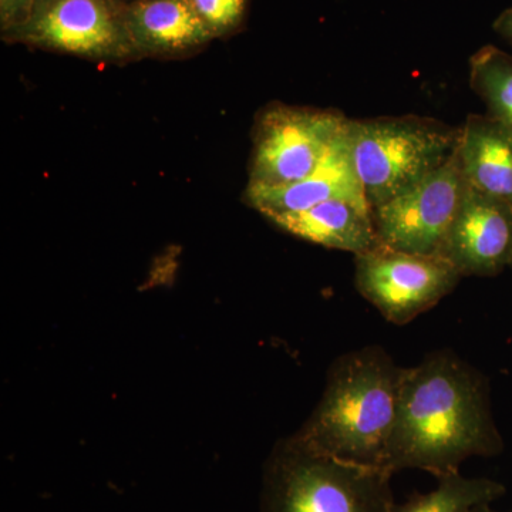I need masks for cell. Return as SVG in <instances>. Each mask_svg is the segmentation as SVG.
<instances>
[{
  "label": "cell",
  "mask_w": 512,
  "mask_h": 512,
  "mask_svg": "<svg viewBox=\"0 0 512 512\" xmlns=\"http://www.w3.org/2000/svg\"><path fill=\"white\" fill-rule=\"evenodd\" d=\"M392 471L348 463L288 437L266 460L259 512H393Z\"/></svg>",
  "instance_id": "obj_3"
},
{
  "label": "cell",
  "mask_w": 512,
  "mask_h": 512,
  "mask_svg": "<svg viewBox=\"0 0 512 512\" xmlns=\"http://www.w3.org/2000/svg\"><path fill=\"white\" fill-rule=\"evenodd\" d=\"M348 134L356 173L373 210L446 163L457 150L460 127L406 114L350 119Z\"/></svg>",
  "instance_id": "obj_4"
},
{
  "label": "cell",
  "mask_w": 512,
  "mask_h": 512,
  "mask_svg": "<svg viewBox=\"0 0 512 512\" xmlns=\"http://www.w3.org/2000/svg\"><path fill=\"white\" fill-rule=\"evenodd\" d=\"M120 2H123V3H130V2H134V0H120Z\"/></svg>",
  "instance_id": "obj_20"
},
{
  "label": "cell",
  "mask_w": 512,
  "mask_h": 512,
  "mask_svg": "<svg viewBox=\"0 0 512 512\" xmlns=\"http://www.w3.org/2000/svg\"><path fill=\"white\" fill-rule=\"evenodd\" d=\"M510 266H512V256H511V262H510Z\"/></svg>",
  "instance_id": "obj_21"
},
{
  "label": "cell",
  "mask_w": 512,
  "mask_h": 512,
  "mask_svg": "<svg viewBox=\"0 0 512 512\" xmlns=\"http://www.w3.org/2000/svg\"><path fill=\"white\" fill-rule=\"evenodd\" d=\"M461 276H495L510 265L512 208L467 184L440 251Z\"/></svg>",
  "instance_id": "obj_9"
},
{
  "label": "cell",
  "mask_w": 512,
  "mask_h": 512,
  "mask_svg": "<svg viewBox=\"0 0 512 512\" xmlns=\"http://www.w3.org/2000/svg\"><path fill=\"white\" fill-rule=\"evenodd\" d=\"M457 157L467 184L512 208V131L488 114L460 127Z\"/></svg>",
  "instance_id": "obj_13"
},
{
  "label": "cell",
  "mask_w": 512,
  "mask_h": 512,
  "mask_svg": "<svg viewBox=\"0 0 512 512\" xmlns=\"http://www.w3.org/2000/svg\"><path fill=\"white\" fill-rule=\"evenodd\" d=\"M2 39L92 62L141 59L128 30L126 3L120 0H36L28 19L2 33Z\"/></svg>",
  "instance_id": "obj_5"
},
{
  "label": "cell",
  "mask_w": 512,
  "mask_h": 512,
  "mask_svg": "<svg viewBox=\"0 0 512 512\" xmlns=\"http://www.w3.org/2000/svg\"><path fill=\"white\" fill-rule=\"evenodd\" d=\"M503 450L483 377L451 353L409 367L384 467L423 470L440 478L460 473L471 457Z\"/></svg>",
  "instance_id": "obj_1"
},
{
  "label": "cell",
  "mask_w": 512,
  "mask_h": 512,
  "mask_svg": "<svg viewBox=\"0 0 512 512\" xmlns=\"http://www.w3.org/2000/svg\"><path fill=\"white\" fill-rule=\"evenodd\" d=\"M349 121L339 110L268 104L255 120L248 185L281 187L308 177L348 130Z\"/></svg>",
  "instance_id": "obj_6"
},
{
  "label": "cell",
  "mask_w": 512,
  "mask_h": 512,
  "mask_svg": "<svg viewBox=\"0 0 512 512\" xmlns=\"http://www.w3.org/2000/svg\"><path fill=\"white\" fill-rule=\"evenodd\" d=\"M439 485L427 494H417L393 512H473L491 505L505 494V487L490 478H470L461 473L437 478Z\"/></svg>",
  "instance_id": "obj_14"
},
{
  "label": "cell",
  "mask_w": 512,
  "mask_h": 512,
  "mask_svg": "<svg viewBox=\"0 0 512 512\" xmlns=\"http://www.w3.org/2000/svg\"><path fill=\"white\" fill-rule=\"evenodd\" d=\"M406 372L375 346L339 357L318 406L292 439L323 456L386 468Z\"/></svg>",
  "instance_id": "obj_2"
},
{
  "label": "cell",
  "mask_w": 512,
  "mask_h": 512,
  "mask_svg": "<svg viewBox=\"0 0 512 512\" xmlns=\"http://www.w3.org/2000/svg\"><path fill=\"white\" fill-rule=\"evenodd\" d=\"M473 512H495L491 510V505H483V507H478Z\"/></svg>",
  "instance_id": "obj_19"
},
{
  "label": "cell",
  "mask_w": 512,
  "mask_h": 512,
  "mask_svg": "<svg viewBox=\"0 0 512 512\" xmlns=\"http://www.w3.org/2000/svg\"><path fill=\"white\" fill-rule=\"evenodd\" d=\"M348 130L339 138L319 167L303 180L281 187L247 185L245 201L249 207L268 220L275 215L308 210L322 202L338 198L367 202L353 163Z\"/></svg>",
  "instance_id": "obj_10"
},
{
  "label": "cell",
  "mask_w": 512,
  "mask_h": 512,
  "mask_svg": "<svg viewBox=\"0 0 512 512\" xmlns=\"http://www.w3.org/2000/svg\"><path fill=\"white\" fill-rule=\"evenodd\" d=\"M457 151L409 190L373 208L382 247L409 254L439 255L466 192Z\"/></svg>",
  "instance_id": "obj_8"
},
{
  "label": "cell",
  "mask_w": 512,
  "mask_h": 512,
  "mask_svg": "<svg viewBox=\"0 0 512 512\" xmlns=\"http://www.w3.org/2000/svg\"><path fill=\"white\" fill-rule=\"evenodd\" d=\"M214 39L238 33L247 22L251 0H188Z\"/></svg>",
  "instance_id": "obj_16"
},
{
  "label": "cell",
  "mask_w": 512,
  "mask_h": 512,
  "mask_svg": "<svg viewBox=\"0 0 512 512\" xmlns=\"http://www.w3.org/2000/svg\"><path fill=\"white\" fill-rule=\"evenodd\" d=\"M470 86L488 116L512 131V57L493 45L478 49L470 57Z\"/></svg>",
  "instance_id": "obj_15"
},
{
  "label": "cell",
  "mask_w": 512,
  "mask_h": 512,
  "mask_svg": "<svg viewBox=\"0 0 512 512\" xmlns=\"http://www.w3.org/2000/svg\"><path fill=\"white\" fill-rule=\"evenodd\" d=\"M360 295L394 325H406L456 288L461 275L439 255L379 247L355 255Z\"/></svg>",
  "instance_id": "obj_7"
},
{
  "label": "cell",
  "mask_w": 512,
  "mask_h": 512,
  "mask_svg": "<svg viewBox=\"0 0 512 512\" xmlns=\"http://www.w3.org/2000/svg\"><path fill=\"white\" fill-rule=\"evenodd\" d=\"M268 220L293 237L325 248L359 255L379 247L372 208L366 201L338 198Z\"/></svg>",
  "instance_id": "obj_12"
},
{
  "label": "cell",
  "mask_w": 512,
  "mask_h": 512,
  "mask_svg": "<svg viewBox=\"0 0 512 512\" xmlns=\"http://www.w3.org/2000/svg\"><path fill=\"white\" fill-rule=\"evenodd\" d=\"M36 0H0V33L18 28L28 16Z\"/></svg>",
  "instance_id": "obj_17"
},
{
  "label": "cell",
  "mask_w": 512,
  "mask_h": 512,
  "mask_svg": "<svg viewBox=\"0 0 512 512\" xmlns=\"http://www.w3.org/2000/svg\"><path fill=\"white\" fill-rule=\"evenodd\" d=\"M494 32L512 46V6L503 10L493 23Z\"/></svg>",
  "instance_id": "obj_18"
},
{
  "label": "cell",
  "mask_w": 512,
  "mask_h": 512,
  "mask_svg": "<svg viewBox=\"0 0 512 512\" xmlns=\"http://www.w3.org/2000/svg\"><path fill=\"white\" fill-rule=\"evenodd\" d=\"M126 16L141 59H180L215 40L188 0H134L126 3Z\"/></svg>",
  "instance_id": "obj_11"
}]
</instances>
